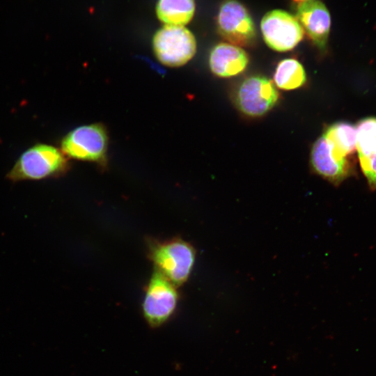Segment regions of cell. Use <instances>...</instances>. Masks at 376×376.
Masks as SVG:
<instances>
[{
    "instance_id": "6da1fadb",
    "label": "cell",
    "mask_w": 376,
    "mask_h": 376,
    "mask_svg": "<svg viewBox=\"0 0 376 376\" xmlns=\"http://www.w3.org/2000/svg\"><path fill=\"white\" fill-rule=\"evenodd\" d=\"M68 169L63 154L56 148L36 144L24 151L7 174L13 182L55 178Z\"/></svg>"
},
{
    "instance_id": "7a4b0ae2",
    "label": "cell",
    "mask_w": 376,
    "mask_h": 376,
    "mask_svg": "<svg viewBox=\"0 0 376 376\" xmlns=\"http://www.w3.org/2000/svg\"><path fill=\"white\" fill-rule=\"evenodd\" d=\"M149 256L156 270L178 286L189 277L196 252L189 243L180 238H173L162 242H150Z\"/></svg>"
},
{
    "instance_id": "3957f363",
    "label": "cell",
    "mask_w": 376,
    "mask_h": 376,
    "mask_svg": "<svg viewBox=\"0 0 376 376\" xmlns=\"http://www.w3.org/2000/svg\"><path fill=\"white\" fill-rule=\"evenodd\" d=\"M178 299L176 286L155 271L146 285L142 302L143 315L148 325L157 328L166 323L176 310Z\"/></svg>"
},
{
    "instance_id": "277c9868",
    "label": "cell",
    "mask_w": 376,
    "mask_h": 376,
    "mask_svg": "<svg viewBox=\"0 0 376 376\" xmlns=\"http://www.w3.org/2000/svg\"><path fill=\"white\" fill-rule=\"evenodd\" d=\"M152 46L160 62L177 67L185 64L194 56L196 42L192 33L185 26L166 24L156 32Z\"/></svg>"
},
{
    "instance_id": "5b68a950",
    "label": "cell",
    "mask_w": 376,
    "mask_h": 376,
    "mask_svg": "<svg viewBox=\"0 0 376 376\" xmlns=\"http://www.w3.org/2000/svg\"><path fill=\"white\" fill-rule=\"evenodd\" d=\"M217 24L219 33L236 46H250L256 40V31L247 9L237 0H225L220 6Z\"/></svg>"
},
{
    "instance_id": "8992f818",
    "label": "cell",
    "mask_w": 376,
    "mask_h": 376,
    "mask_svg": "<svg viewBox=\"0 0 376 376\" xmlns=\"http://www.w3.org/2000/svg\"><path fill=\"white\" fill-rule=\"evenodd\" d=\"M279 94L268 78L253 75L243 79L235 93V103L243 113L251 116H263L276 104Z\"/></svg>"
},
{
    "instance_id": "52a82bcc",
    "label": "cell",
    "mask_w": 376,
    "mask_h": 376,
    "mask_svg": "<svg viewBox=\"0 0 376 376\" xmlns=\"http://www.w3.org/2000/svg\"><path fill=\"white\" fill-rule=\"evenodd\" d=\"M107 148V132L100 124L78 127L61 141V151L64 155L84 161H101L104 158Z\"/></svg>"
},
{
    "instance_id": "ba28073f",
    "label": "cell",
    "mask_w": 376,
    "mask_h": 376,
    "mask_svg": "<svg viewBox=\"0 0 376 376\" xmlns=\"http://www.w3.org/2000/svg\"><path fill=\"white\" fill-rule=\"evenodd\" d=\"M260 29L267 46L280 52L292 49L304 37V30L296 17L283 10L267 13L261 19Z\"/></svg>"
},
{
    "instance_id": "9c48e42d",
    "label": "cell",
    "mask_w": 376,
    "mask_h": 376,
    "mask_svg": "<svg viewBox=\"0 0 376 376\" xmlns=\"http://www.w3.org/2000/svg\"><path fill=\"white\" fill-rule=\"evenodd\" d=\"M311 164L318 175L336 186L354 172L350 159L340 157L336 154L324 135L312 147Z\"/></svg>"
},
{
    "instance_id": "30bf717a",
    "label": "cell",
    "mask_w": 376,
    "mask_h": 376,
    "mask_svg": "<svg viewBox=\"0 0 376 376\" xmlns=\"http://www.w3.org/2000/svg\"><path fill=\"white\" fill-rule=\"evenodd\" d=\"M296 18L312 42L324 49L331 27V17L325 5L318 0L299 3Z\"/></svg>"
},
{
    "instance_id": "8fae6325",
    "label": "cell",
    "mask_w": 376,
    "mask_h": 376,
    "mask_svg": "<svg viewBox=\"0 0 376 376\" xmlns=\"http://www.w3.org/2000/svg\"><path fill=\"white\" fill-rule=\"evenodd\" d=\"M356 149L360 166L371 190L376 189V118L368 117L356 127Z\"/></svg>"
},
{
    "instance_id": "7c38bea8",
    "label": "cell",
    "mask_w": 376,
    "mask_h": 376,
    "mask_svg": "<svg viewBox=\"0 0 376 376\" xmlns=\"http://www.w3.org/2000/svg\"><path fill=\"white\" fill-rule=\"evenodd\" d=\"M249 63L246 52L238 46L221 42L215 45L210 53L211 71L221 77H230L242 72Z\"/></svg>"
},
{
    "instance_id": "4fadbf2b",
    "label": "cell",
    "mask_w": 376,
    "mask_h": 376,
    "mask_svg": "<svg viewBox=\"0 0 376 376\" xmlns=\"http://www.w3.org/2000/svg\"><path fill=\"white\" fill-rule=\"evenodd\" d=\"M195 11L194 0H158L156 12L166 24L183 26L192 19Z\"/></svg>"
},
{
    "instance_id": "5bb4252c",
    "label": "cell",
    "mask_w": 376,
    "mask_h": 376,
    "mask_svg": "<svg viewBox=\"0 0 376 376\" xmlns=\"http://www.w3.org/2000/svg\"><path fill=\"white\" fill-rule=\"evenodd\" d=\"M330 143L334 152L343 158L356 150V127L347 122H337L330 125L323 134Z\"/></svg>"
},
{
    "instance_id": "9a60e30c",
    "label": "cell",
    "mask_w": 376,
    "mask_h": 376,
    "mask_svg": "<svg viewBox=\"0 0 376 376\" xmlns=\"http://www.w3.org/2000/svg\"><path fill=\"white\" fill-rule=\"evenodd\" d=\"M306 75L302 65L296 59L286 58L280 61L274 74V81L283 90H292L305 84Z\"/></svg>"
},
{
    "instance_id": "2e32d148",
    "label": "cell",
    "mask_w": 376,
    "mask_h": 376,
    "mask_svg": "<svg viewBox=\"0 0 376 376\" xmlns=\"http://www.w3.org/2000/svg\"><path fill=\"white\" fill-rule=\"evenodd\" d=\"M293 1L298 3H302V2L308 1L311 0H293Z\"/></svg>"
}]
</instances>
